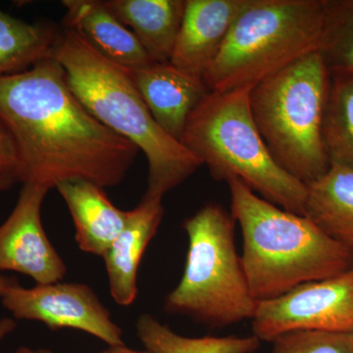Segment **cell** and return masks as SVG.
Here are the masks:
<instances>
[{"label":"cell","mask_w":353,"mask_h":353,"mask_svg":"<svg viewBox=\"0 0 353 353\" xmlns=\"http://www.w3.org/2000/svg\"><path fill=\"white\" fill-rule=\"evenodd\" d=\"M18 165L19 159L15 143L6 126L0 121V172L12 173L16 178Z\"/></svg>","instance_id":"obj_23"},{"label":"cell","mask_w":353,"mask_h":353,"mask_svg":"<svg viewBox=\"0 0 353 353\" xmlns=\"http://www.w3.org/2000/svg\"><path fill=\"white\" fill-rule=\"evenodd\" d=\"M105 6L138 39L155 63H168L185 13V0H106Z\"/></svg>","instance_id":"obj_16"},{"label":"cell","mask_w":353,"mask_h":353,"mask_svg":"<svg viewBox=\"0 0 353 353\" xmlns=\"http://www.w3.org/2000/svg\"><path fill=\"white\" fill-rule=\"evenodd\" d=\"M320 53L332 78H353V0H323Z\"/></svg>","instance_id":"obj_21"},{"label":"cell","mask_w":353,"mask_h":353,"mask_svg":"<svg viewBox=\"0 0 353 353\" xmlns=\"http://www.w3.org/2000/svg\"><path fill=\"white\" fill-rule=\"evenodd\" d=\"M306 187V217L353 250V169L331 164L321 178Z\"/></svg>","instance_id":"obj_17"},{"label":"cell","mask_w":353,"mask_h":353,"mask_svg":"<svg viewBox=\"0 0 353 353\" xmlns=\"http://www.w3.org/2000/svg\"><path fill=\"white\" fill-rule=\"evenodd\" d=\"M232 214L209 203L183 222L189 250L182 280L165 301V310L190 316L211 328L252 319L253 297L234 245Z\"/></svg>","instance_id":"obj_7"},{"label":"cell","mask_w":353,"mask_h":353,"mask_svg":"<svg viewBox=\"0 0 353 353\" xmlns=\"http://www.w3.org/2000/svg\"><path fill=\"white\" fill-rule=\"evenodd\" d=\"M250 90L209 92L190 114L181 143L215 180L238 179L265 201L305 216L307 187L272 157L253 119Z\"/></svg>","instance_id":"obj_4"},{"label":"cell","mask_w":353,"mask_h":353,"mask_svg":"<svg viewBox=\"0 0 353 353\" xmlns=\"http://www.w3.org/2000/svg\"><path fill=\"white\" fill-rule=\"evenodd\" d=\"M15 328L16 323L10 318H3L0 320V341L3 340L9 334L12 333ZM16 353H36V352L29 350V348L22 347Z\"/></svg>","instance_id":"obj_25"},{"label":"cell","mask_w":353,"mask_h":353,"mask_svg":"<svg viewBox=\"0 0 353 353\" xmlns=\"http://www.w3.org/2000/svg\"><path fill=\"white\" fill-rule=\"evenodd\" d=\"M323 136L330 163L353 169V78H332Z\"/></svg>","instance_id":"obj_20"},{"label":"cell","mask_w":353,"mask_h":353,"mask_svg":"<svg viewBox=\"0 0 353 353\" xmlns=\"http://www.w3.org/2000/svg\"><path fill=\"white\" fill-rule=\"evenodd\" d=\"M137 332L146 350L152 353H253L261 343L255 336L187 338L148 314L139 317Z\"/></svg>","instance_id":"obj_19"},{"label":"cell","mask_w":353,"mask_h":353,"mask_svg":"<svg viewBox=\"0 0 353 353\" xmlns=\"http://www.w3.org/2000/svg\"><path fill=\"white\" fill-rule=\"evenodd\" d=\"M36 353H53L48 350H36ZM101 353H152L145 350V352H141V350H132V348L127 347L126 345H118V347H109L108 350H104Z\"/></svg>","instance_id":"obj_26"},{"label":"cell","mask_w":353,"mask_h":353,"mask_svg":"<svg viewBox=\"0 0 353 353\" xmlns=\"http://www.w3.org/2000/svg\"><path fill=\"white\" fill-rule=\"evenodd\" d=\"M272 343L271 353H353V334L292 331Z\"/></svg>","instance_id":"obj_22"},{"label":"cell","mask_w":353,"mask_h":353,"mask_svg":"<svg viewBox=\"0 0 353 353\" xmlns=\"http://www.w3.org/2000/svg\"><path fill=\"white\" fill-rule=\"evenodd\" d=\"M15 183H17V180H16L15 176L12 173L0 172V192L10 189ZM17 284L18 282L16 281V279L7 278L0 275V297L3 296L4 292L9 288Z\"/></svg>","instance_id":"obj_24"},{"label":"cell","mask_w":353,"mask_h":353,"mask_svg":"<svg viewBox=\"0 0 353 353\" xmlns=\"http://www.w3.org/2000/svg\"><path fill=\"white\" fill-rule=\"evenodd\" d=\"M62 28L28 23L0 9V77L20 73L54 57Z\"/></svg>","instance_id":"obj_18"},{"label":"cell","mask_w":353,"mask_h":353,"mask_svg":"<svg viewBox=\"0 0 353 353\" xmlns=\"http://www.w3.org/2000/svg\"><path fill=\"white\" fill-rule=\"evenodd\" d=\"M252 0H185V13L170 63L203 77L222 48L234 20Z\"/></svg>","instance_id":"obj_11"},{"label":"cell","mask_w":353,"mask_h":353,"mask_svg":"<svg viewBox=\"0 0 353 353\" xmlns=\"http://www.w3.org/2000/svg\"><path fill=\"white\" fill-rule=\"evenodd\" d=\"M163 215L161 197L145 194L141 203L128 211L124 228L103 257L111 296L121 306L131 305L138 296L139 266Z\"/></svg>","instance_id":"obj_13"},{"label":"cell","mask_w":353,"mask_h":353,"mask_svg":"<svg viewBox=\"0 0 353 353\" xmlns=\"http://www.w3.org/2000/svg\"><path fill=\"white\" fill-rule=\"evenodd\" d=\"M323 0H252L202 80L210 92L252 88L321 48Z\"/></svg>","instance_id":"obj_6"},{"label":"cell","mask_w":353,"mask_h":353,"mask_svg":"<svg viewBox=\"0 0 353 353\" xmlns=\"http://www.w3.org/2000/svg\"><path fill=\"white\" fill-rule=\"evenodd\" d=\"M158 125L181 141L194 109L210 90L203 80L168 63L128 71Z\"/></svg>","instance_id":"obj_12"},{"label":"cell","mask_w":353,"mask_h":353,"mask_svg":"<svg viewBox=\"0 0 353 353\" xmlns=\"http://www.w3.org/2000/svg\"><path fill=\"white\" fill-rule=\"evenodd\" d=\"M252 321L253 336L271 343L292 331L353 334V266L260 301Z\"/></svg>","instance_id":"obj_8"},{"label":"cell","mask_w":353,"mask_h":353,"mask_svg":"<svg viewBox=\"0 0 353 353\" xmlns=\"http://www.w3.org/2000/svg\"><path fill=\"white\" fill-rule=\"evenodd\" d=\"M54 58L88 112L145 155V194L163 199L203 165L157 124L128 71L102 57L64 25Z\"/></svg>","instance_id":"obj_3"},{"label":"cell","mask_w":353,"mask_h":353,"mask_svg":"<svg viewBox=\"0 0 353 353\" xmlns=\"http://www.w3.org/2000/svg\"><path fill=\"white\" fill-rule=\"evenodd\" d=\"M227 183L231 214L243 236L241 262L259 303L352 268L353 250L332 239L312 220L265 201L238 179Z\"/></svg>","instance_id":"obj_2"},{"label":"cell","mask_w":353,"mask_h":353,"mask_svg":"<svg viewBox=\"0 0 353 353\" xmlns=\"http://www.w3.org/2000/svg\"><path fill=\"white\" fill-rule=\"evenodd\" d=\"M1 299L16 319L41 322L51 330H81L109 347L124 345L122 330L87 285L54 283L25 289L17 284L9 288Z\"/></svg>","instance_id":"obj_9"},{"label":"cell","mask_w":353,"mask_h":353,"mask_svg":"<svg viewBox=\"0 0 353 353\" xmlns=\"http://www.w3.org/2000/svg\"><path fill=\"white\" fill-rule=\"evenodd\" d=\"M331 83L324 58L315 51L250 90V109L265 145L305 185L331 166L323 136Z\"/></svg>","instance_id":"obj_5"},{"label":"cell","mask_w":353,"mask_h":353,"mask_svg":"<svg viewBox=\"0 0 353 353\" xmlns=\"http://www.w3.org/2000/svg\"><path fill=\"white\" fill-rule=\"evenodd\" d=\"M64 26L111 63L126 71L153 63L134 34L101 0H63Z\"/></svg>","instance_id":"obj_14"},{"label":"cell","mask_w":353,"mask_h":353,"mask_svg":"<svg viewBox=\"0 0 353 353\" xmlns=\"http://www.w3.org/2000/svg\"><path fill=\"white\" fill-rule=\"evenodd\" d=\"M0 121L17 148V182L48 190L69 181L120 185L139 152L77 99L54 57L0 77Z\"/></svg>","instance_id":"obj_1"},{"label":"cell","mask_w":353,"mask_h":353,"mask_svg":"<svg viewBox=\"0 0 353 353\" xmlns=\"http://www.w3.org/2000/svg\"><path fill=\"white\" fill-rule=\"evenodd\" d=\"M48 190L23 185L12 213L0 226V272L24 274L38 285L58 283L67 271L41 223V205Z\"/></svg>","instance_id":"obj_10"},{"label":"cell","mask_w":353,"mask_h":353,"mask_svg":"<svg viewBox=\"0 0 353 353\" xmlns=\"http://www.w3.org/2000/svg\"><path fill=\"white\" fill-rule=\"evenodd\" d=\"M57 189L73 217L79 248L105 256L125 226L128 211L116 208L102 188L88 181H69Z\"/></svg>","instance_id":"obj_15"}]
</instances>
